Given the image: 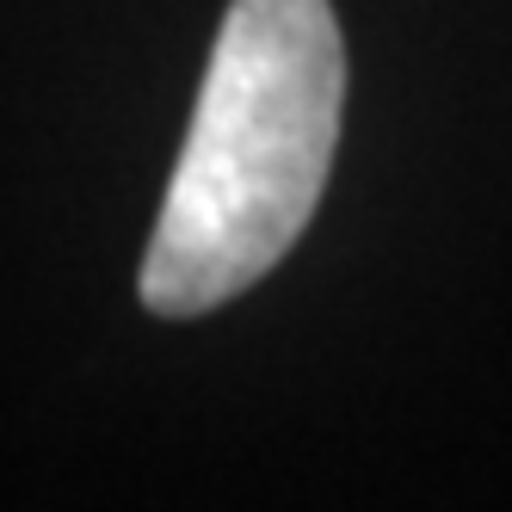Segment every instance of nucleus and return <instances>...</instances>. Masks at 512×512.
<instances>
[{
	"mask_svg": "<svg viewBox=\"0 0 512 512\" xmlns=\"http://www.w3.org/2000/svg\"><path fill=\"white\" fill-rule=\"evenodd\" d=\"M346 105L327 0H229L136 290L192 321L260 284L321 204Z\"/></svg>",
	"mask_w": 512,
	"mask_h": 512,
	"instance_id": "f257e3e1",
	"label": "nucleus"
}]
</instances>
